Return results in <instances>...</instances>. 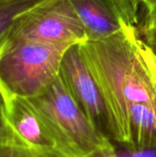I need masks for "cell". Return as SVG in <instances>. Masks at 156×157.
Returning <instances> with one entry per match:
<instances>
[{"instance_id":"obj_1","label":"cell","mask_w":156,"mask_h":157,"mask_svg":"<svg viewBox=\"0 0 156 157\" xmlns=\"http://www.w3.org/2000/svg\"><path fill=\"white\" fill-rule=\"evenodd\" d=\"M83 55L109 104L123 142L156 145V61L138 26L81 43Z\"/></svg>"},{"instance_id":"obj_2","label":"cell","mask_w":156,"mask_h":157,"mask_svg":"<svg viewBox=\"0 0 156 157\" xmlns=\"http://www.w3.org/2000/svg\"><path fill=\"white\" fill-rule=\"evenodd\" d=\"M70 47L6 38L0 39V90L6 101L41 94L59 75Z\"/></svg>"},{"instance_id":"obj_3","label":"cell","mask_w":156,"mask_h":157,"mask_svg":"<svg viewBox=\"0 0 156 157\" xmlns=\"http://www.w3.org/2000/svg\"><path fill=\"white\" fill-rule=\"evenodd\" d=\"M27 99L44 118L67 157H107L112 151V142L95 128L60 75L41 94Z\"/></svg>"},{"instance_id":"obj_4","label":"cell","mask_w":156,"mask_h":157,"mask_svg":"<svg viewBox=\"0 0 156 157\" xmlns=\"http://www.w3.org/2000/svg\"><path fill=\"white\" fill-rule=\"evenodd\" d=\"M3 36L68 46L87 40L84 24L70 0L40 3L17 17Z\"/></svg>"},{"instance_id":"obj_5","label":"cell","mask_w":156,"mask_h":157,"mask_svg":"<svg viewBox=\"0 0 156 157\" xmlns=\"http://www.w3.org/2000/svg\"><path fill=\"white\" fill-rule=\"evenodd\" d=\"M59 75L95 128L111 142H123L103 90L83 55L81 43L67 48L61 62Z\"/></svg>"},{"instance_id":"obj_6","label":"cell","mask_w":156,"mask_h":157,"mask_svg":"<svg viewBox=\"0 0 156 157\" xmlns=\"http://www.w3.org/2000/svg\"><path fill=\"white\" fill-rule=\"evenodd\" d=\"M86 29L87 40L108 38L125 27L139 26L138 0H70Z\"/></svg>"},{"instance_id":"obj_7","label":"cell","mask_w":156,"mask_h":157,"mask_svg":"<svg viewBox=\"0 0 156 157\" xmlns=\"http://www.w3.org/2000/svg\"><path fill=\"white\" fill-rule=\"evenodd\" d=\"M6 104L9 123L23 144L67 157L56 135L29 99L14 98Z\"/></svg>"},{"instance_id":"obj_8","label":"cell","mask_w":156,"mask_h":157,"mask_svg":"<svg viewBox=\"0 0 156 157\" xmlns=\"http://www.w3.org/2000/svg\"><path fill=\"white\" fill-rule=\"evenodd\" d=\"M43 1L45 0L0 1V39L10 28L17 17Z\"/></svg>"},{"instance_id":"obj_9","label":"cell","mask_w":156,"mask_h":157,"mask_svg":"<svg viewBox=\"0 0 156 157\" xmlns=\"http://www.w3.org/2000/svg\"><path fill=\"white\" fill-rule=\"evenodd\" d=\"M113 149L107 157H156V145L134 146L125 142H112Z\"/></svg>"},{"instance_id":"obj_10","label":"cell","mask_w":156,"mask_h":157,"mask_svg":"<svg viewBox=\"0 0 156 157\" xmlns=\"http://www.w3.org/2000/svg\"><path fill=\"white\" fill-rule=\"evenodd\" d=\"M0 144H25L17 137L7 118L6 100L0 90Z\"/></svg>"},{"instance_id":"obj_11","label":"cell","mask_w":156,"mask_h":157,"mask_svg":"<svg viewBox=\"0 0 156 157\" xmlns=\"http://www.w3.org/2000/svg\"><path fill=\"white\" fill-rule=\"evenodd\" d=\"M0 157H62L27 144H0Z\"/></svg>"},{"instance_id":"obj_12","label":"cell","mask_w":156,"mask_h":157,"mask_svg":"<svg viewBox=\"0 0 156 157\" xmlns=\"http://www.w3.org/2000/svg\"><path fill=\"white\" fill-rule=\"evenodd\" d=\"M138 29L142 40L156 61V17H144L143 22L138 26Z\"/></svg>"},{"instance_id":"obj_13","label":"cell","mask_w":156,"mask_h":157,"mask_svg":"<svg viewBox=\"0 0 156 157\" xmlns=\"http://www.w3.org/2000/svg\"><path fill=\"white\" fill-rule=\"evenodd\" d=\"M144 7L145 17H156V0H138Z\"/></svg>"}]
</instances>
